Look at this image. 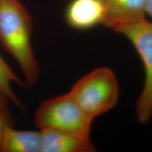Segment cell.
Listing matches in <instances>:
<instances>
[{
    "label": "cell",
    "instance_id": "2",
    "mask_svg": "<svg viewBox=\"0 0 152 152\" xmlns=\"http://www.w3.org/2000/svg\"><path fill=\"white\" fill-rule=\"evenodd\" d=\"M69 92L85 113L94 120L116 106L119 84L114 72L102 66L78 80Z\"/></svg>",
    "mask_w": 152,
    "mask_h": 152
},
{
    "label": "cell",
    "instance_id": "6",
    "mask_svg": "<svg viewBox=\"0 0 152 152\" xmlns=\"http://www.w3.org/2000/svg\"><path fill=\"white\" fill-rule=\"evenodd\" d=\"M41 133V152H93L96 151L91 137L64 131L43 129Z\"/></svg>",
    "mask_w": 152,
    "mask_h": 152
},
{
    "label": "cell",
    "instance_id": "3",
    "mask_svg": "<svg viewBox=\"0 0 152 152\" xmlns=\"http://www.w3.org/2000/svg\"><path fill=\"white\" fill-rule=\"evenodd\" d=\"M93 121L69 92L44 100L35 115L39 130L52 129L85 137H91Z\"/></svg>",
    "mask_w": 152,
    "mask_h": 152
},
{
    "label": "cell",
    "instance_id": "11",
    "mask_svg": "<svg viewBox=\"0 0 152 152\" xmlns=\"http://www.w3.org/2000/svg\"><path fill=\"white\" fill-rule=\"evenodd\" d=\"M146 15L152 18V0H147V4H146Z\"/></svg>",
    "mask_w": 152,
    "mask_h": 152
},
{
    "label": "cell",
    "instance_id": "10",
    "mask_svg": "<svg viewBox=\"0 0 152 152\" xmlns=\"http://www.w3.org/2000/svg\"><path fill=\"white\" fill-rule=\"evenodd\" d=\"M10 99L0 89V142L3 131L8 126H14L15 121L9 109Z\"/></svg>",
    "mask_w": 152,
    "mask_h": 152
},
{
    "label": "cell",
    "instance_id": "8",
    "mask_svg": "<svg viewBox=\"0 0 152 152\" xmlns=\"http://www.w3.org/2000/svg\"><path fill=\"white\" fill-rule=\"evenodd\" d=\"M0 152H41L39 131L16 130L8 126L3 131Z\"/></svg>",
    "mask_w": 152,
    "mask_h": 152
},
{
    "label": "cell",
    "instance_id": "5",
    "mask_svg": "<svg viewBox=\"0 0 152 152\" xmlns=\"http://www.w3.org/2000/svg\"><path fill=\"white\" fill-rule=\"evenodd\" d=\"M64 17L73 29L87 30L104 26L106 11L101 0H71L66 7Z\"/></svg>",
    "mask_w": 152,
    "mask_h": 152
},
{
    "label": "cell",
    "instance_id": "7",
    "mask_svg": "<svg viewBox=\"0 0 152 152\" xmlns=\"http://www.w3.org/2000/svg\"><path fill=\"white\" fill-rule=\"evenodd\" d=\"M106 11L104 26L110 28L117 24L146 18L147 0H101Z\"/></svg>",
    "mask_w": 152,
    "mask_h": 152
},
{
    "label": "cell",
    "instance_id": "4",
    "mask_svg": "<svg viewBox=\"0 0 152 152\" xmlns=\"http://www.w3.org/2000/svg\"><path fill=\"white\" fill-rule=\"evenodd\" d=\"M110 29L128 39L141 58L144 83L136 104V116L142 124L152 117V21L147 18L117 24Z\"/></svg>",
    "mask_w": 152,
    "mask_h": 152
},
{
    "label": "cell",
    "instance_id": "9",
    "mask_svg": "<svg viewBox=\"0 0 152 152\" xmlns=\"http://www.w3.org/2000/svg\"><path fill=\"white\" fill-rule=\"evenodd\" d=\"M12 83H16L20 86L26 87L24 81H22L16 74L14 73L12 69L9 67L7 62L0 55V89L5 92V94L10 99L15 106L19 108L21 111H25V106L21 103L18 96L15 94L12 90Z\"/></svg>",
    "mask_w": 152,
    "mask_h": 152
},
{
    "label": "cell",
    "instance_id": "1",
    "mask_svg": "<svg viewBox=\"0 0 152 152\" xmlns=\"http://www.w3.org/2000/svg\"><path fill=\"white\" fill-rule=\"evenodd\" d=\"M33 18L20 0H0V43L18 63L27 87L40 76V67L31 44Z\"/></svg>",
    "mask_w": 152,
    "mask_h": 152
}]
</instances>
